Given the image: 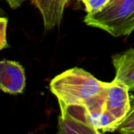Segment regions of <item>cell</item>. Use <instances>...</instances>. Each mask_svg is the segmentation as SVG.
I'll use <instances>...</instances> for the list:
<instances>
[{"mask_svg":"<svg viewBox=\"0 0 134 134\" xmlns=\"http://www.w3.org/2000/svg\"><path fill=\"white\" fill-rule=\"evenodd\" d=\"M31 2L40 12L45 29L52 30L60 24L68 0H31Z\"/></svg>","mask_w":134,"mask_h":134,"instance_id":"cell-7","label":"cell"},{"mask_svg":"<svg viewBox=\"0 0 134 134\" xmlns=\"http://www.w3.org/2000/svg\"><path fill=\"white\" fill-rule=\"evenodd\" d=\"M26 77L23 66L14 60L2 59L0 63V88L3 93L20 94L24 90Z\"/></svg>","mask_w":134,"mask_h":134,"instance_id":"cell-5","label":"cell"},{"mask_svg":"<svg viewBox=\"0 0 134 134\" xmlns=\"http://www.w3.org/2000/svg\"><path fill=\"white\" fill-rule=\"evenodd\" d=\"M85 5L87 13H95L102 9L110 0H80Z\"/></svg>","mask_w":134,"mask_h":134,"instance_id":"cell-9","label":"cell"},{"mask_svg":"<svg viewBox=\"0 0 134 134\" xmlns=\"http://www.w3.org/2000/svg\"><path fill=\"white\" fill-rule=\"evenodd\" d=\"M129 92L124 85L115 80L108 83L104 92L106 110L115 120L118 126L131 108Z\"/></svg>","mask_w":134,"mask_h":134,"instance_id":"cell-4","label":"cell"},{"mask_svg":"<svg viewBox=\"0 0 134 134\" xmlns=\"http://www.w3.org/2000/svg\"><path fill=\"white\" fill-rule=\"evenodd\" d=\"M108 83L82 68H73L55 76L49 83V90L59 103L86 105L93 98L101 95Z\"/></svg>","mask_w":134,"mask_h":134,"instance_id":"cell-1","label":"cell"},{"mask_svg":"<svg viewBox=\"0 0 134 134\" xmlns=\"http://www.w3.org/2000/svg\"><path fill=\"white\" fill-rule=\"evenodd\" d=\"M4 1H5L12 9H16L20 7L25 2V0H4Z\"/></svg>","mask_w":134,"mask_h":134,"instance_id":"cell-11","label":"cell"},{"mask_svg":"<svg viewBox=\"0 0 134 134\" xmlns=\"http://www.w3.org/2000/svg\"><path fill=\"white\" fill-rule=\"evenodd\" d=\"M115 69V81L124 85L129 91H134V48L112 56Z\"/></svg>","mask_w":134,"mask_h":134,"instance_id":"cell-6","label":"cell"},{"mask_svg":"<svg viewBox=\"0 0 134 134\" xmlns=\"http://www.w3.org/2000/svg\"><path fill=\"white\" fill-rule=\"evenodd\" d=\"M117 131L120 133H134V102L131 104V108L128 115L118 126Z\"/></svg>","mask_w":134,"mask_h":134,"instance_id":"cell-8","label":"cell"},{"mask_svg":"<svg viewBox=\"0 0 134 134\" xmlns=\"http://www.w3.org/2000/svg\"><path fill=\"white\" fill-rule=\"evenodd\" d=\"M8 20L6 17H1L0 19V49H3L9 46L6 39V29Z\"/></svg>","mask_w":134,"mask_h":134,"instance_id":"cell-10","label":"cell"},{"mask_svg":"<svg viewBox=\"0 0 134 134\" xmlns=\"http://www.w3.org/2000/svg\"><path fill=\"white\" fill-rule=\"evenodd\" d=\"M60 115L58 133L61 134H98L100 132L93 124L89 111L82 104L59 103Z\"/></svg>","mask_w":134,"mask_h":134,"instance_id":"cell-3","label":"cell"},{"mask_svg":"<svg viewBox=\"0 0 134 134\" xmlns=\"http://www.w3.org/2000/svg\"><path fill=\"white\" fill-rule=\"evenodd\" d=\"M84 22L114 37L129 35L134 31V0H110L102 9L87 13Z\"/></svg>","mask_w":134,"mask_h":134,"instance_id":"cell-2","label":"cell"}]
</instances>
